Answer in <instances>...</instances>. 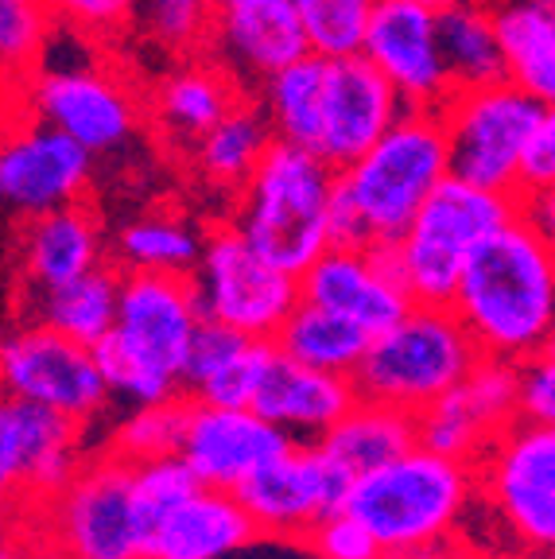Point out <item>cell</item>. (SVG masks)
<instances>
[{
  "mask_svg": "<svg viewBox=\"0 0 555 559\" xmlns=\"http://www.w3.org/2000/svg\"><path fill=\"white\" fill-rule=\"evenodd\" d=\"M451 307L482 354L536 358L555 331V241L521 210L477 245Z\"/></svg>",
  "mask_w": 555,
  "mask_h": 559,
  "instance_id": "obj_1",
  "label": "cell"
},
{
  "mask_svg": "<svg viewBox=\"0 0 555 559\" xmlns=\"http://www.w3.org/2000/svg\"><path fill=\"white\" fill-rule=\"evenodd\" d=\"M447 175H451V156H447L439 109H404V117L374 148L339 171L330 241H400Z\"/></svg>",
  "mask_w": 555,
  "mask_h": 559,
  "instance_id": "obj_2",
  "label": "cell"
},
{
  "mask_svg": "<svg viewBox=\"0 0 555 559\" xmlns=\"http://www.w3.org/2000/svg\"><path fill=\"white\" fill-rule=\"evenodd\" d=\"M206 314L194 276L125 272L114 331L97 342V361L125 408L187 396V366Z\"/></svg>",
  "mask_w": 555,
  "mask_h": 559,
  "instance_id": "obj_3",
  "label": "cell"
},
{
  "mask_svg": "<svg viewBox=\"0 0 555 559\" xmlns=\"http://www.w3.org/2000/svg\"><path fill=\"white\" fill-rule=\"evenodd\" d=\"M477 506V466L416 443L350 489L346 509L362 516L392 559H451Z\"/></svg>",
  "mask_w": 555,
  "mask_h": 559,
  "instance_id": "obj_4",
  "label": "cell"
},
{
  "mask_svg": "<svg viewBox=\"0 0 555 559\" xmlns=\"http://www.w3.org/2000/svg\"><path fill=\"white\" fill-rule=\"evenodd\" d=\"M339 191V167L315 148L276 140L252 179L241 187L234 226L272 264L304 276L330 245V214Z\"/></svg>",
  "mask_w": 555,
  "mask_h": 559,
  "instance_id": "obj_5",
  "label": "cell"
},
{
  "mask_svg": "<svg viewBox=\"0 0 555 559\" xmlns=\"http://www.w3.org/2000/svg\"><path fill=\"white\" fill-rule=\"evenodd\" d=\"M477 361H482V349L470 338L454 307L412 304L400 323L374 334L354 384L365 401H381L420 416L459 381H467Z\"/></svg>",
  "mask_w": 555,
  "mask_h": 559,
  "instance_id": "obj_6",
  "label": "cell"
},
{
  "mask_svg": "<svg viewBox=\"0 0 555 559\" xmlns=\"http://www.w3.org/2000/svg\"><path fill=\"white\" fill-rule=\"evenodd\" d=\"M524 210L521 194H505L477 187L459 175H447L424 202L409 234L389 245L400 284L416 304L451 307L459 280L467 272L477 245L509 226Z\"/></svg>",
  "mask_w": 555,
  "mask_h": 559,
  "instance_id": "obj_7",
  "label": "cell"
},
{
  "mask_svg": "<svg viewBox=\"0 0 555 559\" xmlns=\"http://www.w3.org/2000/svg\"><path fill=\"white\" fill-rule=\"evenodd\" d=\"M544 109L536 94L512 79L454 90L439 105L451 175L489 191L521 194V164Z\"/></svg>",
  "mask_w": 555,
  "mask_h": 559,
  "instance_id": "obj_8",
  "label": "cell"
},
{
  "mask_svg": "<svg viewBox=\"0 0 555 559\" xmlns=\"http://www.w3.org/2000/svg\"><path fill=\"white\" fill-rule=\"evenodd\" d=\"M477 506L505 533V548L540 556L555 544V428L517 419L477 459Z\"/></svg>",
  "mask_w": 555,
  "mask_h": 559,
  "instance_id": "obj_9",
  "label": "cell"
},
{
  "mask_svg": "<svg viewBox=\"0 0 555 559\" xmlns=\"http://www.w3.org/2000/svg\"><path fill=\"white\" fill-rule=\"evenodd\" d=\"M20 114L55 124L94 156L121 152L140 129V97L121 74L97 67L82 47L74 59H44L20 82Z\"/></svg>",
  "mask_w": 555,
  "mask_h": 559,
  "instance_id": "obj_10",
  "label": "cell"
},
{
  "mask_svg": "<svg viewBox=\"0 0 555 559\" xmlns=\"http://www.w3.org/2000/svg\"><path fill=\"white\" fill-rule=\"evenodd\" d=\"M202 314L252 338H276L292 311L304 304L299 276L269 257L229 222L206 234V249L194 269Z\"/></svg>",
  "mask_w": 555,
  "mask_h": 559,
  "instance_id": "obj_11",
  "label": "cell"
},
{
  "mask_svg": "<svg viewBox=\"0 0 555 559\" xmlns=\"http://www.w3.org/2000/svg\"><path fill=\"white\" fill-rule=\"evenodd\" d=\"M0 377H4V393L47 404L86 428L117 404L97 349L32 319L12 326L4 338Z\"/></svg>",
  "mask_w": 555,
  "mask_h": 559,
  "instance_id": "obj_12",
  "label": "cell"
},
{
  "mask_svg": "<svg viewBox=\"0 0 555 559\" xmlns=\"http://www.w3.org/2000/svg\"><path fill=\"white\" fill-rule=\"evenodd\" d=\"M86 424L4 393L0 404V481L9 506L47 509L86 466Z\"/></svg>",
  "mask_w": 555,
  "mask_h": 559,
  "instance_id": "obj_13",
  "label": "cell"
},
{
  "mask_svg": "<svg viewBox=\"0 0 555 559\" xmlns=\"http://www.w3.org/2000/svg\"><path fill=\"white\" fill-rule=\"evenodd\" d=\"M67 559H144L147 540L132 506V463L102 451L47 506Z\"/></svg>",
  "mask_w": 555,
  "mask_h": 559,
  "instance_id": "obj_14",
  "label": "cell"
},
{
  "mask_svg": "<svg viewBox=\"0 0 555 559\" xmlns=\"http://www.w3.org/2000/svg\"><path fill=\"white\" fill-rule=\"evenodd\" d=\"M94 179V152L39 117L20 114L0 148V199L16 222L82 202Z\"/></svg>",
  "mask_w": 555,
  "mask_h": 559,
  "instance_id": "obj_15",
  "label": "cell"
},
{
  "mask_svg": "<svg viewBox=\"0 0 555 559\" xmlns=\"http://www.w3.org/2000/svg\"><path fill=\"white\" fill-rule=\"evenodd\" d=\"M354 478L319 443H292L280 459L252 474L237 498L252 513L264 540H304L334 509H346Z\"/></svg>",
  "mask_w": 555,
  "mask_h": 559,
  "instance_id": "obj_16",
  "label": "cell"
},
{
  "mask_svg": "<svg viewBox=\"0 0 555 559\" xmlns=\"http://www.w3.org/2000/svg\"><path fill=\"white\" fill-rule=\"evenodd\" d=\"M420 443L462 463H477L509 424L521 419V366L482 354L467 381L420 412Z\"/></svg>",
  "mask_w": 555,
  "mask_h": 559,
  "instance_id": "obj_17",
  "label": "cell"
},
{
  "mask_svg": "<svg viewBox=\"0 0 555 559\" xmlns=\"http://www.w3.org/2000/svg\"><path fill=\"white\" fill-rule=\"evenodd\" d=\"M295 439L257 408H217L187 396L179 459L202 486L241 489L252 474L292 447Z\"/></svg>",
  "mask_w": 555,
  "mask_h": 559,
  "instance_id": "obj_18",
  "label": "cell"
},
{
  "mask_svg": "<svg viewBox=\"0 0 555 559\" xmlns=\"http://www.w3.org/2000/svg\"><path fill=\"white\" fill-rule=\"evenodd\" d=\"M362 55L397 86L409 109H439L454 94L439 44V12L412 0H377Z\"/></svg>",
  "mask_w": 555,
  "mask_h": 559,
  "instance_id": "obj_19",
  "label": "cell"
},
{
  "mask_svg": "<svg viewBox=\"0 0 555 559\" xmlns=\"http://www.w3.org/2000/svg\"><path fill=\"white\" fill-rule=\"evenodd\" d=\"M307 304L339 311L369 334L400 323L416 299L400 284L389 245H330L299 276Z\"/></svg>",
  "mask_w": 555,
  "mask_h": 559,
  "instance_id": "obj_20",
  "label": "cell"
},
{
  "mask_svg": "<svg viewBox=\"0 0 555 559\" xmlns=\"http://www.w3.org/2000/svg\"><path fill=\"white\" fill-rule=\"evenodd\" d=\"M404 109L409 105L397 94V86L365 55L330 59L315 152L342 171L374 148L404 117Z\"/></svg>",
  "mask_w": 555,
  "mask_h": 559,
  "instance_id": "obj_21",
  "label": "cell"
},
{
  "mask_svg": "<svg viewBox=\"0 0 555 559\" xmlns=\"http://www.w3.org/2000/svg\"><path fill=\"white\" fill-rule=\"evenodd\" d=\"M206 51L245 94H257L272 74L304 59L311 44L295 4H269V9L214 12Z\"/></svg>",
  "mask_w": 555,
  "mask_h": 559,
  "instance_id": "obj_22",
  "label": "cell"
},
{
  "mask_svg": "<svg viewBox=\"0 0 555 559\" xmlns=\"http://www.w3.org/2000/svg\"><path fill=\"white\" fill-rule=\"evenodd\" d=\"M357 401L362 393H357L354 377L304 366L276 349L252 408L269 416L276 428H284L295 443H319Z\"/></svg>",
  "mask_w": 555,
  "mask_h": 559,
  "instance_id": "obj_23",
  "label": "cell"
},
{
  "mask_svg": "<svg viewBox=\"0 0 555 559\" xmlns=\"http://www.w3.org/2000/svg\"><path fill=\"white\" fill-rule=\"evenodd\" d=\"M20 292L55 288L67 280H79L105 264V226L97 210L82 202H70L51 214L20 222L16 241Z\"/></svg>",
  "mask_w": 555,
  "mask_h": 559,
  "instance_id": "obj_24",
  "label": "cell"
},
{
  "mask_svg": "<svg viewBox=\"0 0 555 559\" xmlns=\"http://www.w3.org/2000/svg\"><path fill=\"white\" fill-rule=\"evenodd\" d=\"M257 540L261 528L234 489L199 486L152 533L144 559H234Z\"/></svg>",
  "mask_w": 555,
  "mask_h": 559,
  "instance_id": "obj_25",
  "label": "cell"
},
{
  "mask_svg": "<svg viewBox=\"0 0 555 559\" xmlns=\"http://www.w3.org/2000/svg\"><path fill=\"white\" fill-rule=\"evenodd\" d=\"M276 349V338H252V334L206 319L194 338L182 393L191 401L217 404V408H252Z\"/></svg>",
  "mask_w": 555,
  "mask_h": 559,
  "instance_id": "obj_26",
  "label": "cell"
},
{
  "mask_svg": "<svg viewBox=\"0 0 555 559\" xmlns=\"http://www.w3.org/2000/svg\"><path fill=\"white\" fill-rule=\"evenodd\" d=\"M121 284L125 272L117 264H102V269L67 280V284H55V288L20 292V314L32 323L55 326L70 338L86 342V346H97L117 323Z\"/></svg>",
  "mask_w": 555,
  "mask_h": 559,
  "instance_id": "obj_27",
  "label": "cell"
},
{
  "mask_svg": "<svg viewBox=\"0 0 555 559\" xmlns=\"http://www.w3.org/2000/svg\"><path fill=\"white\" fill-rule=\"evenodd\" d=\"M272 144H276V129H272L264 105L252 94H245L214 129L194 140L191 159H194V171L210 187L241 194V187L261 167V159L269 156Z\"/></svg>",
  "mask_w": 555,
  "mask_h": 559,
  "instance_id": "obj_28",
  "label": "cell"
},
{
  "mask_svg": "<svg viewBox=\"0 0 555 559\" xmlns=\"http://www.w3.org/2000/svg\"><path fill=\"white\" fill-rule=\"evenodd\" d=\"M420 443V419L412 412H400L381 401H357L346 416L319 439L322 451L350 474V478H365V474L381 471L392 459Z\"/></svg>",
  "mask_w": 555,
  "mask_h": 559,
  "instance_id": "obj_29",
  "label": "cell"
},
{
  "mask_svg": "<svg viewBox=\"0 0 555 559\" xmlns=\"http://www.w3.org/2000/svg\"><path fill=\"white\" fill-rule=\"evenodd\" d=\"M241 97H245V90L237 86L214 59H206V62H187V67L172 70V74L160 82L156 97H152V109H156L160 129L191 148L194 140L214 129Z\"/></svg>",
  "mask_w": 555,
  "mask_h": 559,
  "instance_id": "obj_30",
  "label": "cell"
},
{
  "mask_svg": "<svg viewBox=\"0 0 555 559\" xmlns=\"http://www.w3.org/2000/svg\"><path fill=\"white\" fill-rule=\"evenodd\" d=\"M439 44L454 90H477L509 79V55L494 16V0H454L439 9Z\"/></svg>",
  "mask_w": 555,
  "mask_h": 559,
  "instance_id": "obj_31",
  "label": "cell"
},
{
  "mask_svg": "<svg viewBox=\"0 0 555 559\" xmlns=\"http://www.w3.org/2000/svg\"><path fill=\"white\" fill-rule=\"evenodd\" d=\"M206 249V234L172 210H152L125 222L114 241V264L121 272H160V276H194Z\"/></svg>",
  "mask_w": 555,
  "mask_h": 559,
  "instance_id": "obj_32",
  "label": "cell"
},
{
  "mask_svg": "<svg viewBox=\"0 0 555 559\" xmlns=\"http://www.w3.org/2000/svg\"><path fill=\"white\" fill-rule=\"evenodd\" d=\"M509 79L555 105V0H494Z\"/></svg>",
  "mask_w": 555,
  "mask_h": 559,
  "instance_id": "obj_33",
  "label": "cell"
},
{
  "mask_svg": "<svg viewBox=\"0 0 555 559\" xmlns=\"http://www.w3.org/2000/svg\"><path fill=\"white\" fill-rule=\"evenodd\" d=\"M374 334L357 326L354 319L339 311H327L319 304H299L292 311V319L284 323V331L276 334L280 354L304 361L315 369H330V373H346L354 377L362 366L365 349H369Z\"/></svg>",
  "mask_w": 555,
  "mask_h": 559,
  "instance_id": "obj_34",
  "label": "cell"
},
{
  "mask_svg": "<svg viewBox=\"0 0 555 559\" xmlns=\"http://www.w3.org/2000/svg\"><path fill=\"white\" fill-rule=\"evenodd\" d=\"M327 67H330L327 55L307 51L304 59H295L292 67L272 74L252 94L264 105V114H269L272 129H276V140L315 148L319 117H322V90H327Z\"/></svg>",
  "mask_w": 555,
  "mask_h": 559,
  "instance_id": "obj_35",
  "label": "cell"
},
{
  "mask_svg": "<svg viewBox=\"0 0 555 559\" xmlns=\"http://www.w3.org/2000/svg\"><path fill=\"white\" fill-rule=\"evenodd\" d=\"M62 20L51 0H0V59L4 79L24 82L59 35Z\"/></svg>",
  "mask_w": 555,
  "mask_h": 559,
  "instance_id": "obj_36",
  "label": "cell"
},
{
  "mask_svg": "<svg viewBox=\"0 0 555 559\" xmlns=\"http://www.w3.org/2000/svg\"><path fill=\"white\" fill-rule=\"evenodd\" d=\"M182 424H187V396L129 408V416L117 419V428L109 431L105 451H114L117 459L132 466L152 463V459H172V454H179Z\"/></svg>",
  "mask_w": 555,
  "mask_h": 559,
  "instance_id": "obj_37",
  "label": "cell"
},
{
  "mask_svg": "<svg viewBox=\"0 0 555 559\" xmlns=\"http://www.w3.org/2000/svg\"><path fill=\"white\" fill-rule=\"evenodd\" d=\"M292 4L304 20L307 44L315 55H327V59L362 55L377 0H292Z\"/></svg>",
  "mask_w": 555,
  "mask_h": 559,
  "instance_id": "obj_38",
  "label": "cell"
},
{
  "mask_svg": "<svg viewBox=\"0 0 555 559\" xmlns=\"http://www.w3.org/2000/svg\"><path fill=\"white\" fill-rule=\"evenodd\" d=\"M202 481L191 474V466L182 463L179 454L172 459H152V463L132 466V506H137V521L144 528V540H152L160 524L191 498Z\"/></svg>",
  "mask_w": 555,
  "mask_h": 559,
  "instance_id": "obj_39",
  "label": "cell"
},
{
  "mask_svg": "<svg viewBox=\"0 0 555 559\" xmlns=\"http://www.w3.org/2000/svg\"><path fill=\"white\" fill-rule=\"evenodd\" d=\"M210 24H214V0H144L140 9V27L172 51H191L210 35Z\"/></svg>",
  "mask_w": 555,
  "mask_h": 559,
  "instance_id": "obj_40",
  "label": "cell"
},
{
  "mask_svg": "<svg viewBox=\"0 0 555 559\" xmlns=\"http://www.w3.org/2000/svg\"><path fill=\"white\" fill-rule=\"evenodd\" d=\"M304 544L315 559H392L374 528L350 509H334V513L322 516L304 536Z\"/></svg>",
  "mask_w": 555,
  "mask_h": 559,
  "instance_id": "obj_41",
  "label": "cell"
},
{
  "mask_svg": "<svg viewBox=\"0 0 555 559\" xmlns=\"http://www.w3.org/2000/svg\"><path fill=\"white\" fill-rule=\"evenodd\" d=\"M67 27L86 32L90 39H114L132 20H140L144 0H51Z\"/></svg>",
  "mask_w": 555,
  "mask_h": 559,
  "instance_id": "obj_42",
  "label": "cell"
},
{
  "mask_svg": "<svg viewBox=\"0 0 555 559\" xmlns=\"http://www.w3.org/2000/svg\"><path fill=\"white\" fill-rule=\"evenodd\" d=\"M555 191V105H547L521 164V199Z\"/></svg>",
  "mask_w": 555,
  "mask_h": 559,
  "instance_id": "obj_43",
  "label": "cell"
},
{
  "mask_svg": "<svg viewBox=\"0 0 555 559\" xmlns=\"http://www.w3.org/2000/svg\"><path fill=\"white\" fill-rule=\"evenodd\" d=\"M521 419L555 428V354L521 361Z\"/></svg>",
  "mask_w": 555,
  "mask_h": 559,
  "instance_id": "obj_44",
  "label": "cell"
},
{
  "mask_svg": "<svg viewBox=\"0 0 555 559\" xmlns=\"http://www.w3.org/2000/svg\"><path fill=\"white\" fill-rule=\"evenodd\" d=\"M521 202H524V218L536 222V226L555 241V191L536 194V199H521Z\"/></svg>",
  "mask_w": 555,
  "mask_h": 559,
  "instance_id": "obj_45",
  "label": "cell"
},
{
  "mask_svg": "<svg viewBox=\"0 0 555 559\" xmlns=\"http://www.w3.org/2000/svg\"><path fill=\"white\" fill-rule=\"evenodd\" d=\"M451 559H536V556H524V551H509V548H459Z\"/></svg>",
  "mask_w": 555,
  "mask_h": 559,
  "instance_id": "obj_46",
  "label": "cell"
},
{
  "mask_svg": "<svg viewBox=\"0 0 555 559\" xmlns=\"http://www.w3.org/2000/svg\"><path fill=\"white\" fill-rule=\"evenodd\" d=\"M269 4H292V0H214V12H234V9H269Z\"/></svg>",
  "mask_w": 555,
  "mask_h": 559,
  "instance_id": "obj_47",
  "label": "cell"
},
{
  "mask_svg": "<svg viewBox=\"0 0 555 559\" xmlns=\"http://www.w3.org/2000/svg\"><path fill=\"white\" fill-rule=\"evenodd\" d=\"M412 4H427V9H447V4H454V0H412Z\"/></svg>",
  "mask_w": 555,
  "mask_h": 559,
  "instance_id": "obj_48",
  "label": "cell"
},
{
  "mask_svg": "<svg viewBox=\"0 0 555 559\" xmlns=\"http://www.w3.org/2000/svg\"><path fill=\"white\" fill-rule=\"evenodd\" d=\"M4 559H27V556H20V544L9 540V548H4Z\"/></svg>",
  "mask_w": 555,
  "mask_h": 559,
  "instance_id": "obj_49",
  "label": "cell"
},
{
  "mask_svg": "<svg viewBox=\"0 0 555 559\" xmlns=\"http://www.w3.org/2000/svg\"><path fill=\"white\" fill-rule=\"evenodd\" d=\"M544 354H555V331L547 334V342H544Z\"/></svg>",
  "mask_w": 555,
  "mask_h": 559,
  "instance_id": "obj_50",
  "label": "cell"
},
{
  "mask_svg": "<svg viewBox=\"0 0 555 559\" xmlns=\"http://www.w3.org/2000/svg\"><path fill=\"white\" fill-rule=\"evenodd\" d=\"M536 559H555V544H552V548H547V551H540Z\"/></svg>",
  "mask_w": 555,
  "mask_h": 559,
  "instance_id": "obj_51",
  "label": "cell"
}]
</instances>
